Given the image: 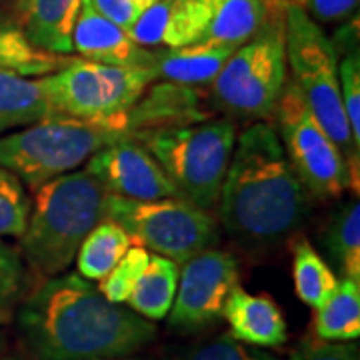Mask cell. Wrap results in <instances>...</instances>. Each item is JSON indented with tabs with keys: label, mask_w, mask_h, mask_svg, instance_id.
Instances as JSON below:
<instances>
[{
	"label": "cell",
	"mask_w": 360,
	"mask_h": 360,
	"mask_svg": "<svg viewBox=\"0 0 360 360\" xmlns=\"http://www.w3.org/2000/svg\"><path fill=\"white\" fill-rule=\"evenodd\" d=\"M6 350V338H4V335H0V354Z\"/></svg>",
	"instance_id": "obj_35"
},
{
	"label": "cell",
	"mask_w": 360,
	"mask_h": 360,
	"mask_svg": "<svg viewBox=\"0 0 360 360\" xmlns=\"http://www.w3.org/2000/svg\"><path fill=\"white\" fill-rule=\"evenodd\" d=\"M180 264L160 255H150L146 269L136 281L124 304L146 321L156 322L167 319L172 309Z\"/></svg>",
	"instance_id": "obj_21"
},
{
	"label": "cell",
	"mask_w": 360,
	"mask_h": 360,
	"mask_svg": "<svg viewBox=\"0 0 360 360\" xmlns=\"http://www.w3.org/2000/svg\"><path fill=\"white\" fill-rule=\"evenodd\" d=\"M18 330L37 360H115L156 338L155 322L106 300L92 281L63 272L40 283L20 304Z\"/></svg>",
	"instance_id": "obj_1"
},
{
	"label": "cell",
	"mask_w": 360,
	"mask_h": 360,
	"mask_svg": "<svg viewBox=\"0 0 360 360\" xmlns=\"http://www.w3.org/2000/svg\"><path fill=\"white\" fill-rule=\"evenodd\" d=\"M238 281V260L226 250L208 248L188 258L180 266L168 326L188 335L217 324Z\"/></svg>",
	"instance_id": "obj_11"
},
{
	"label": "cell",
	"mask_w": 360,
	"mask_h": 360,
	"mask_svg": "<svg viewBox=\"0 0 360 360\" xmlns=\"http://www.w3.org/2000/svg\"><path fill=\"white\" fill-rule=\"evenodd\" d=\"M127 116L136 139L148 130L200 122L208 118V112L202 108L200 96L193 86L155 80Z\"/></svg>",
	"instance_id": "obj_15"
},
{
	"label": "cell",
	"mask_w": 360,
	"mask_h": 360,
	"mask_svg": "<svg viewBox=\"0 0 360 360\" xmlns=\"http://www.w3.org/2000/svg\"><path fill=\"white\" fill-rule=\"evenodd\" d=\"M54 116L42 78L18 77L0 68V134L32 127Z\"/></svg>",
	"instance_id": "obj_20"
},
{
	"label": "cell",
	"mask_w": 360,
	"mask_h": 360,
	"mask_svg": "<svg viewBox=\"0 0 360 360\" xmlns=\"http://www.w3.org/2000/svg\"><path fill=\"white\" fill-rule=\"evenodd\" d=\"M132 246V238L118 222L103 219L84 236L77 250V274L86 281H101L118 264Z\"/></svg>",
	"instance_id": "obj_24"
},
{
	"label": "cell",
	"mask_w": 360,
	"mask_h": 360,
	"mask_svg": "<svg viewBox=\"0 0 360 360\" xmlns=\"http://www.w3.org/2000/svg\"><path fill=\"white\" fill-rule=\"evenodd\" d=\"M174 360H278L269 350L250 347L232 335H222L191 348Z\"/></svg>",
	"instance_id": "obj_29"
},
{
	"label": "cell",
	"mask_w": 360,
	"mask_h": 360,
	"mask_svg": "<svg viewBox=\"0 0 360 360\" xmlns=\"http://www.w3.org/2000/svg\"><path fill=\"white\" fill-rule=\"evenodd\" d=\"M236 46L217 42H194L179 49H153L156 80L182 86H206L219 75Z\"/></svg>",
	"instance_id": "obj_18"
},
{
	"label": "cell",
	"mask_w": 360,
	"mask_h": 360,
	"mask_svg": "<svg viewBox=\"0 0 360 360\" xmlns=\"http://www.w3.org/2000/svg\"><path fill=\"white\" fill-rule=\"evenodd\" d=\"M286 80L284 18H266L252 39L234 49L208 86L214 106L231 118L270 122Z\"/></svg>",
	"instance_id": "obj_7"
},
{
	"label": "cell",
	"mask_w": 360,
	"mask_h": 360,
	"mask_svg": "<svg viewBox=\"0 0 360 360\" xmlns=\"http://www.w3.org/2000/svg\"><path fill=\"white\" fill-rule=\"evenodd\" d=\"M94 6L122 28H129L146 8L158 0H92Z\"/></svg>",
	"instance_id": "obj_33"
},
{
	"label": "cell",
	"mask_w": 360,
	"mask_h": 360,
	"mask_svg": "<svg viewBox=\"0 0 360 360\" xmlns=\"http://www.w3.org/2000/svg\"><path fill=\"white\" fill-rule=\"evenodd\" d=\"M290 360H360V350L354 342H328L321 338H309L300 342Z\"/></svg>",
	"instance_id": "obj_31"
},
{
	"label": "cell",
	"mask_w": 360,
	"mask_h": 360,
	"mask_svg": "<svg viewBox=\"0 0 360 360\" xmlns=\"http://www.w3.org/2000/svg\"><path fill=\"white\" fill-rule=\"evenodd\" d=\"M75 56L37 46L11 14H0V68L18 77L42 78L65 68Z\"/></svg>",
	"instance_id": "obj_19"
},
{
	"label": "cell",
	"mask_w": 360,
	"mask_h": 360,
	"mask_svg": "<svg viewBox=\"0 0 360 360\" xmlns=\"http://www.w3.org/2000/svg\"><path fill=\"white\" fill-rule=\"evenodd\" d=\"M25 284L22 257L0 238V310H8Z\"/></svg>",
	"instance_id": "obj_30"
},
{
	"label": "cell",
	"mask_w": 360,
	"mask_h": 360,
	"mask_svg": "<svg viewBox=\"0 0 360 360\" xmlns=\"http://www.w3.org/2000/svg\"><path fill=\"white\" fill-rule=\"evenodd\" d=\"M115 360H144V359H132V356H124V359H115Z\"/></svg>",
	"instance_id": "obj_36"
},
{
	"label": "cell",
	"mask_w": 360,
	"mask_h": 360,
	"mask_svg": "<svg viewBox=\"0 0 360 360\" xmlns=\"http://www.w3.org/2000/svg\"><path fill=\"white\" fill-rule=\"evenodd\" d=\"M155 80L150 70L75 56L58 72L42 77V86L54 115L104 120L130 110Z\"/></svg>",
	"instance_id": "obj_9"
},
{
	"label": "cell",
	"mask_w": 360,
	"mask_h": 360,
	"mask_svg": "<svg viewBox=\"0 0 360 360\" xmlns=\"http://www.w3.org/2000/svg\"><path fill=\"white\" fill-rule=\"evenodd\" d=\"M326 262L342 278L360 281V202L359 196L342 202L330 214L322 232Z\"/></svg>",
	"instance_id": "obj_22"
},
{
	"label": "cell",
	"mask_w": 360,
	"mask_h": 360,
	"mask_svg": "<svg viewBox=\"0 0 360 360\" xmlns=\"http://www.w3.org/2000/svg\"><path fill=\"white\" fill-rule=\"evenodd\" d=\"M72 52L94 63L153 72V51L136 44L129 30L104 16L92 0H82L80 4L72 26Z\"/></svg>",
	"instance_id": "obj_13"
},
{
	"label": "cell",
	"mask_w": 360,
	"mask_h": 360,
	"mask_svg": "<svg viewBox=\"0 0 360 360\" xmlns=\"http://www.w3.org/2000/svg\"><path fill=\"white\" fill-rule=\"evenodd\" d=\"M338 54V80L340 96L347 115L348 127L352 132V141L360 148V56H359V22L342 26L333 40Z\"/></svg>",
	"instance_id": "obj_26"
},
{
	"label": "cell",
	"mask_w": 360,
	"mask_h": 360,
	"mask_svg": "<svg viewBox=\"0 0 360 360\" xmlns=\"http://www.w3.org/2000/svg\"><path fill=\"white\" fill-rule=\"evenodd\" d=\"M264 8H266V16L270 20H281L286 14V8H288V0H262Z\"/></svg>",
	"instance_id": "obj_34"
},
{
	"label": "cell",
	"mask_w": 360,
	"mask_h": 360,
	"mask_svg": "<svg viewBox=\"0 0 360 360\" xmlns=\"http://www.w3.org/2000/svg\"><path fill=\"white\" fill-rule=\"evenodd\" d=\"M314 336L328 342H354L360 336V281L340 278L335 295L314 310Z\"/></svg>",
	"instance_id": "obj_23"
},
{
	"label": "cell",
	"mask_w": 360,
	"mask_h": 360,
	"mask_svg": "<svg viewBox=\"0 0 360 360\" xmlns=\"http://www.w3.org/2000/svg\"><path fill=\"white\" fill-rule=\"evenodd\" d=\"M292 278L296 296L314 310L321 309L335 295L340 281L326 258L310 245L309 238H298L292 246Z\"/></svg>",
	"instance_id": "obj_25"
},
{
	"label": "cell",
	"mask_w": 360,
	"mask_h": 360,
	"mask_svg": "<svg viewBox=\"0 0 360 360\" xmlns=\"http://www.w3.org/2000/svg\"><path fill=\"white\" fill-rule=\"evenodd\" d=\"M28 212L30 198L22 180L0 168V238H20L28 222Z\"/></svg>",
	"instance_id": "obj_27"
},
{
	"label": "cell",
	"mask_w": 360,
	"mask_h": 360,
	"mask_svg": "<svg viewBox=\"0 0 360 360\" xmlns=\"http://www.w3.org/2000/svg\"><path fill=\"white\" fill-rule=\"evenodd\" d=\"M231 335L250 347L276 348L288 340V326L281 307L266 295H252L240 284L232 288L224 314Z\"/></svg>",
	"instance_id": "obj_16"
},
{
	"label": "cell",
	"mask_w": 360,
	"mask_h": 360,
	"mask_svg": "<svg viewBox=\"0 0 360 360\" xmlns=\"http://www.w3.org/2000/svg\"><path fill=\"white\" fill-rule=\"evenodd\" d=\"M284 44L286 66L290 70L288 80L295 84L312 116L347 158L352 191L356 196L360 148L352 141V132L345 115L338 80V52L333 39L324 34L321 25L314 22L309 14L302 13L295 4H288L284 14Z\"/></svg>",
	"instance_id": "obj_5"
},
{
	"label": "cell",
	"mask_w": 360,
	"mask_h": 360,
	"mask_svg": "<svg viewBox=\"0 0 360 360\" xmlns=\"http://www.w3.org/2000/svg\"><path fill=\"white\" fill-rule=\"evenodd\" d=\"M238 136L231 118L142 132L136 141L155 156L179 194L202 210H214Z\"/></svg>",
	"instance_id": "obj_6"
},
{
	"label": "cell",
	"mask_w": 360,
	"mask_h": 360,
	"mask_svg": "<svg viewBox=\"0 0 360 360\" xmlns=\"http://www.w3.org/2000/svg\"><path fill=\"white\" fill-rule=\"evenodd\" d=\"M127 112L104 120L54 115L32 127L0 134V168L37 191L49 180L86 165L104 146L134 139Z\"/></svg>",
	"instance_id": "obj_4"
},
{
	"label": "cell",
	"mask_w": 360,
	"mask_h": 360,
	"mask_svg": "<svg viewBox=\"0 0 360 360\" xmlns=\"http://www.w3.org/2000/svg\"><path fill=\"white\" fill-rule=\"evenodd\" d=\"M82 0H14L16 25L37 46L56 54H72V26Z\"/></svg>",
	"instance_id": "obj_17"
},
{
	"label": "cell",
	"mask_w": 360,
	"mask_h": 360,
	"mask_svg": "<svg viewBox=\"0 0 360 360\" xmlns=\"http://www.w3.org/2000/svg\"><path fill=\"white\" fill-rule=\"evenodd\" d=\"M0 360H18V359H14V356H0Z\"/></svg>",
	"instance_id": "obj_37"
},
{
	"label": "cell",
	"mask_w": 360,
	"mask_h": 360,
	"mask_svg": "<svg viewBox=\"0 0 360 360\" xmlns=\"http://www.w3.org/2000/svg\"><path fill=\"white\" fill-rule=\"evenodd\" d=\"M272 122H276V134L290 165L314 198H340L352 191L347 158L290 80H286Z\"/></svg>",
	"instance_id": "obj_10"
},
{
	"label": "cell",
	"mask_w": 360,
	"mask_h": 360,
	"mask_svg": "<svg viewBox=\"0 0 360 360\" xmlns=\"http://www.w3.org/2000/svg\"><path fill=\"white\" fill-rule=\"evenodd\" d=\"M148 260H150V250H146L144 246L132 245L127 250V255L118 260L115 269L98 281L96 288L101 290V295L106 300H110L115 304H124L136 281L141 278V274L146 269Z\"/></svg>",
	"instance_id": "obj_28"
},
{
	"label": "cell",
	"mask_w": 360,
	"mask_h": 360,
	"mask_svg": "<svg viewBox=\"0 0 360 360\" xmlns=\"http://www.w3.org/2000/svg\"><path fill=\"white\" fill-rule=\"evenodd\" d=\"M314 196L296 174L276 129L258 120L234 142L220 188V224L238 243L270 245L298 231L312 212Z\"/></svg>",
	"instance_id": "obj_2"
},
{
	"label": "cell",
	"mask_w": 360,
	"mask_h": 360,
	"mask_svg": "<svg viewBox=\"0 0 360 360\" xmlns=\"http://www.w3.org/2000/svg\"><path fill=\"white\" fill-rule=\"evenodd\" d=\"M104 219L118 222L129 232L132 245L179 264L214 248L220 238L219 222L184 198L129 200L108 194Z\"/></svg>",
	"instance_id": "obj_8"
},
{
	"label": "cell",
	"mask_w": 360,
	"mask_h": 360,
	"mask_svg": "<svg viewBox=\"0 0 360 360\" xmlns=\"http://www.w3.org/2000/svg\"><path fill=\"white\" fill-rule=\"evenodd\" d=\"M108 193L86 168L49 180L34 191L20 236V257L49 278L72 264L77 250L106 212Z\"/></svg>",
	"instance_id": "obj_3"
},
{
	"label": "cell",
	"mask_w": 360,
	"mask_h": 360,
	"mask_svg": "<svg viewBox=\"0 0 360 360\" xmlns=\"http://www.w3.org/2000/svg\"><path fill=\"white\" fill-rule=\"evenodd\" d=\"M84 168L104 191L129 200L182 198L156 158L136 139H122L90 156Z\"/></svg>",
	"instance_id": "obj_12"
},
{
	"label": "cell",
	"mask_w": 360,
	"mask_h": 360,
	"mask_svg": "<svg viewBox=\"0 0 360 360\" xmlns=\"http://www.w3.org/2000/svg\"><path fill=\"white\" fill-rule=\"evenodd\" d=\"M194 42L240 46L266 22L262 0H180ZM193 42V44H194Z\"/></svg>",
	"instance_id": "obj_14"
},
{
	"label": "cell",
	"mask_w": 360,
	"mask_h": 360,
	"mask_svg": "<svg viewBox=\"0 0 360 360\" xmlns=\"http://www.w3.org/2000/svg\"><path fill=\"white\" fill-rule=\"evenodd\" d=\"M314 22H338L359 11V0H288Z\"/></svg>",
	"instance_id": "obj_32"
}]
</instances>
